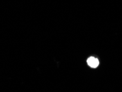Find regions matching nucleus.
I'll return each mask as SVG.
<instances>
[{
  "label": "nucleus",
  "mask_w": 122,
  "mask_h": 92,
  "mask_svg": "<svg viewBox=\"0 0 122 92\" xmlns=\"http://www.w3.org/2000/svg\"><path fill=\"white\" fill-rule=\"evenodd\" d=\"M87 63L89 66L92 68H96L99 65V61L98 59L94 57H90L87 59Z\"/></svg>",
  "instance_id": "nucleus-1"
}]
</instances>
